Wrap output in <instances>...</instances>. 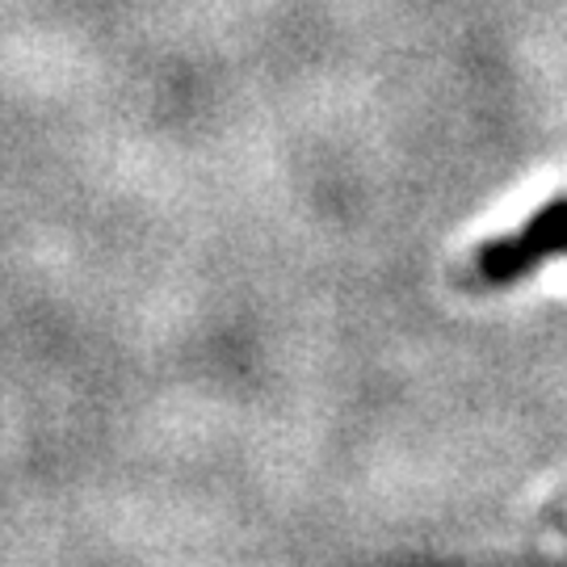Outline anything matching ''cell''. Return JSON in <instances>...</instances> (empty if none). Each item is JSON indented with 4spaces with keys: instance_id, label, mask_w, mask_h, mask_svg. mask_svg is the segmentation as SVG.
Segmentation results:
<instances>
[{
    "instance_id": "obj_1",
    "label": "cell",
    "mask_w": 567,
    "mask_h": 567,
    "mask_svg": "<svg viewBox=\"0 0 567 567\" xmlns=\"http://www.w3.org/2000/svg\"><path fill=\"white\" fill-rule=\"evenodd\" d=\"M567 252V194L538 206L522 227H513L505 236L487 240L475 252V278L487 286L522 282L543 261Z\"/></svg>"
}]
</instances>
